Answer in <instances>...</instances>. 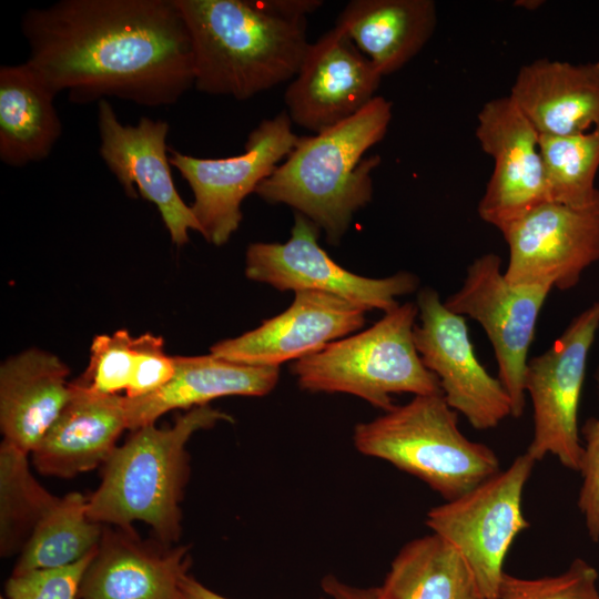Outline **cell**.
Returning <instances> with one entry per match:
<instances>
[{
	"mask_svg": "<svg viewBox=\"0 0 599 599\" xmlns=\"http://www.w3.org/2000/svg\"><path fill=\"white\" fill-rule=\"evenodd\" d=\"M477 119L476 138L494 161L477 212L484 222L502 232L551 201L540 135L509 95L486 102Z\"/></svg>",
	"mask_w": 599,
	"mask_h": 599,
	"instance_id": "obj_14",
	"label": "cell"
},
{
	"mask_svg": "<svg viewBox=\"0 0 599 599\" xmlns=\"http://www.w3.org/2000/svg\"><path fill=\"white\" fill-rule=\"evenodd\" d=\"M599 329V301L573 317L542 354L528 359L525 392L534 410V435L526 453L535 460L555 456L580 471L583 446L578 410L590 348Z\"/></svg>",
	"mask_w": 599,
	"mask_h": 599,
	"instance_id": "obj_8",
	"label": "cell"
},
{
	"mask_svg": "<svg viewBox=\"0 0 599 599\" xmlns=\"http://www.w3.org/2000/svg\"><path fill=\"white\" fill-rule=\"evenodd\" d=\"M97 549L80 561L65 567L11 573L4 583V597L7 599H78L84 572Z\"/></svg>",
	"mask_w": 599,
	"mask_h": 599,
	"instance_id": "obj_31",
	"label": "cell"
},
{
	"mask_svg": "<svg viewBox=\"0 0 599 599\" xmlns=\"http://www.w3.org/2000/svg\"><path fill=\"white\" fill-rule=\"evenodd\" d=\"M321 229L295 213L291 237L285 243H253L245 254L247 278L278 291H315L344 298L363 309L384 313L398 306L397 297L415 292L418 278L399 272L385 278L354 274L319 246Z\"/></svg>",
	"mask_w": 599,
	"mask_h": 599,
	"instance_id": "obj_11",
	"label": "cell"
},
{
	"mask_svg": "<svg viewBox=\"0 0 599 599\" xmlns=\"http://www.w3.org/2000/svg\"><path fill=\"white\" fill-rule=\"evenodd\" d=\"M550 285H514L506 281L501 258L486 253L467 268L460 288L445 305L478 322L494 348L498 378L511 403V416L520 417L526 405L525 373L540 311Z\"/></svg>",
	"mask_w": 599,
	"mask_h": 599,
	"instance_id": "obj_9",
	"label": "cell"
},
{
	"mask_svg": "<svg viewBox=\"0 0 599 599\" xmlns=\"http://www.w3.org/2000/svg\"><path fill=\"white\" fill-rule=\"evenodd\" d=\"M443 394L417 395L358 424L353 440L368 457L385 460L455 499L500 470L495 451L468 439Z\"/></svg>",
	"mask_w": 599,
	"mask_h": 599,
	"instance_id": "obj_5",
	"label": "cell"
},
{
	"mask_svg": "<svg viewBox=\"0 0 599 599\" xmlns=\"http://www.w3.org/2000/svg\"><path fill=\"white\" fill-rule=\"evenodd\" d=\"M501 234L509 248L508 283L568 291L599 261V194L586 206L546 202Z\"/></svg>",
	"mask_w": 599,
	"mask_h": 599,
	"instance_id": "obj_13",
	"label": "cell"
},
{
	"mask_svg": "<svg viewBox=\"0 0 599 599\" xmlns=\"http://www.w3.org/2000/svg\"><path fill=\"white\" fill-rule=\"evenodd\" d=\"M416 304L415 346L423 364L438 378L447 404L479 430L495 428L511 416L501 382L475 355L466 318L451 312L429 287L419 291Z\"/></svg>",
	"mask_w": 599,
	"mask_h": 599,
	"instance_id": "obj_12",
	"label": "cell"
},
{
	"mask_svg": "<svg viewBox=\"0 0 599 599\" xmlns=\"http://www.w3.org/2000/svg\"><path fill=\"white\" fill-rule=\"evenodd\" d=\"M417 317V304L398 305L369 328L295 361L291 372L302 389L351 394L384 412L395 406L393 394H443L416 349Z\"/></svg>",
	"mask_w": 599,
	"mask_h": 599,
	"instance_id": "obj_6",
	"label": "cell"
},
{
	"mask_svg": "<svg viewBox=\"0 0 599 599\" xmlns=\"http://www.w3.org/2000/svg\"><path fill=\"white\" fill-rule=\"evenodd\" d=\"M366 311L327 293L295 292L292 305L237 337L217 342L210 354L243 365L277 367L322 351L359 329Z\"/></svg>",
	"mask_w": 599,
	"mask_h": 599,
	"instance_id": "obj_17",
	"label": "cell"
},
{
	"mask_svg": "<svg viewBox=\"0 0 599 599\" xmlns=\"http://www.w3.org/2000/svg\"><path fill=\"white\" fill-rule=\"evenodd\" d=\"M28 455L2 440L0 445V556L19 555L35 526L59 497L31 474Z\"/></svg>",
	"mask_w": 599,
	"mask_h": 599,
	"instance_id": "obj_28",
	"label": "cell"
},
{
	"mask_svg": "<svg viewBox=\"0 0 599 599\" xmlns=\"http://www.w3.org/2000/svg\"><path fill=\"white\" fill-rule=\"evenodd\" d=\"M100 156L130 197L141 195L153 203L172 243L183 246L189 232L201 226L180 196L171 171L166 121L142 116L138 124H123L108 101L98 102Z\"/></svg>",
	"mask_w": 599,
	"mask_h": 599,
	"instance_id": "obj_15",
	"label": "cell"
},
{
	"mask_svg": "<svg viewBox=\"0 0 599 599\" xmlns=\"http://www.w3.org/2000/svg\"><path fill=\"white\" fill-rule=\"evenodd\" d=\"M87 501L88 497L78 491L59 497L35 526L19 554L12 573L65 567L94 551L103 525L88 517Z\"/></svg>",
	"mask_w": 599,
	"mask_h": 599,
	"instance_id": "obj_27",
	"label": "cell"
},
{
	"mask_svg": "<svg viewBox=\"0 0 599 599\" xmlns=\"http://www.w3.org/2000/svg\"><path fill=\"white\" fill-rule=\"evenodd\" d=\"M174 374L156 392L125 397L128 429L155 424L170 410L192 409L225 396H264L277 384V367L233 363L212 354L173 356Z\"/></svg>",
	"mask_w": 599,
	"mask_h": 599,
	"instance_id": "obj_22",
	"label": "cell"
},
{
	"mask_svg": "<svg viewBox=\"0 0 599 599\" xmlns=\"http://www.w3.org/2000/svg\"><path fill=\"white\" fill-rule=\"evenodd\" d=\"M125 429V396L97 393L77 379L64 408L30 454L32 464L42 475L72 478L102 467Z\"/></svg>",
	"mask_w": 599,
	"mask_h": 599,
	"instance_id": "obj_19",
	"label": "cell"
},
{
	"mask_svg": "<svg viewBox=\"0 0 599 599\" xmlns=\"http://www.w3.org/2000/svg\"><path fill=\"white\" fill-rule=\"evenodd\" d=\"M597 569L581 558L556 576L525 579L504 572L498 599H599Z\"/></svg>",
	"mask_w": 599,
	"mask_h": 599,
	"instance_id": "obj_30",
	"label": "cell"
},
{
	"mask_svg": "<svg viewBox=\"0 0 599 599\" xmlns=\"http://www.w3.org/2000/svg\"><path fill=\"white\" fill-rule=\"evenodd\" d=\"M70 369L57 355L30 348L0 367L3 440L27 454L39 445L71 397Z\"/></svg>",
	"mask_w": 599,
	"mask_h": 599,
	"instance_id": "obj_21",
	"label": "cell"
},
{
	"mask_svg": "<svg viewBox=\"0 0 599 599\" xmlns=\"http://www.w3.org/2000/svg\"><path fill=\"white\" fill-rule=\"evenodd\" d=\"M55 95L26 63L0 68V160L21 167L48 158L62 133Z\"/></svg>",
	"mask_w": 599,
	"mask_h": 599,
	"instance_id": "obj_24",
	"label": "cell"
},
{
	"mask_svg": "<svg viewBox=\"0 0 599 599\" xmlns=\"http://www.w3.org/2000/svg\"><path fill=\"white\" fill-rule=\"evenodd\" d=\"M189 546L143 539L133 526L103 525L78 599H186Z\"/></svg>",
	"mask_w": 599,
	"mask_h": 599,
	"instance_id": "obj_18",
	"label": "cell"
},
{
	"mask_svg": "<svg viewBox=\"0 0 599 599\" xmlns=\"http://www.w3.org/2000/svg\"><path fill=\"white\" fill-rule=\"evenodd\" d=\"M433 0H352L338 16L342 28L382 77L408 63L432 38Z\"/></svg>",
	"mask_w": 599,
	"mask_h": 599,
	"instance_id": "obj_23",
	"label": "cell"
},
{
	"mask_svg": "<svg viewBox=\"0 0 599 599\" xmlns=\"http://www.w3.org/2000/svg\"><path fill=\"white\" fill-rule=\"evenodd\" d=\"M379 588L383 599H484L463 556L435 532L407 542Z\"/></svg>",
	"mask_w": 599,
	"mask_h": 599,
	"instance_id": "obj_26",
	"label": "cell"
},
{
	"mask_svg": "<svg viewBox=\"0 0 599 599\" xmlns=\"http://www.w3.org/2000/svg\"><path fill=\"white\" fill-rule=\"evenodd\" d=\"M229 419L227 414L204 405L179 415L170 427L152 424L131 430L103 464L101 481L88 497V517L119 527L142 521L159 541L179 544L181 502L190 477L187 441L196 432Z\"/></svg>",
	"mask_w": 599,
	"mask_h": 599,
	"instance_id": "obj_4",
	"label": "cell"
},
{
	"mask_svg": "<svg viewBox=\"0 0 599 599\" xmlns=\"http://www.w3.org/2000/svg\"><path fill=\"white\" fill-rule=\"evenodd\" d=\"M539 148L551 201L578 207L598 196L599 123L580 133L540 135Z\"/></svg>",
	"mask_w": 599,
	"mask_h": 599,
	"instance_id": "obj_29",
	"label": "cell"
},
{
	"mask_svg": "<svg viewBox=\"0 0 599 599\" xmlns=\"http://www.w3.org/2000/svg\"><path fill=\"white\" fill-rule=\"evenodd\" d=\"M509 98L539 135H569L599 123V61L538 59L522 65Z\"/></svg>",
	"mask_w": 599,
	"mask_h": 599,
	"instance_id": "obj_20",
	"label": "cell"
},
{
	"mask_svg": "<svg viewBox=\"0 0 599 599\" xmlns=\"http://www.w3.org/2000/svg\"><path fill=\"white\" fill-rule=\"evenodd\" d=\"M193 52L194 88L247 100L292 80L311 44L306 18L270 0H175Z\"/></svg>",
	"mask_w": 599,
	"mask_h": 599,
	"instance_id": "obj_2",
	"label": "cell"
},
{
	"mask_svg": "<svg viewBox=\"0 0 599 599\" xmlns=\"http://www.w3.org/2000/svg\"><path fill=\"white\" fill-rule=\"evenodd\" d=\"M392 108L390 101L376 95L343 122L312 136H300L255 193L268 203L292 206L337 245L354 214L372 200V172L380 159L364 155L387 133Z\"/></svg>",
	"mask_w": 599,
	"mask_h": 599,
	"instance_id": "obj_3",
	"label": "cell"
},
{
	"mask_svg": "<svg viewBox=\"0 0 599 599\" xmlns=\"http://www.w3.org/2000/svg\"><path fill=\"white\" fill-rule=\"evenodd\" d=\"M182 588L186 599H229L205 587L190 573L183 579Z\"/></svg>",
	"mask_w": 599,
	"mask_h": 599,
	"instance_id": "obj_34",
	"label": "cell"
},
{
	"mask_svg": "<svg viewBox=\"0 0 599 599\" xmlns=\"http://www.w3.org/2000/svg\"><path fill=\"white\" fill-rule=\"evenodd\" d=\"M26 63L73 103L114 97L176 103L194 87L190 34L175 0H60L27 10Z\"/></svg>",
	"mask_w": 599,
	"mask_h": 599,
	"instance_id": "obj_1",
	"label": "cell"
},
{
	"mask_svg": "<svg viewBox=\"0 0 599 599\" xmlns=\"http://www.w3.org/2000/svg\"><path fill=\"white\" fill-rule=\"evenodd\" d=\"M174 369L163 337L151 333L132 336L120 329L94 337L89 365L78 380L100 394L124 393L128 398H138L165 385Z\"/></svg>",
	"mask_w": 599,
	"mask_h": 599,
	"instance_id": "obj_25",
	"label": "cell"
},
{
	"mask_svg": "<svg viewBox=\"0 0 599 599\" xmlns=\"http://www.w3.org/2000/svg\"><path fill=\"white\" fill-rule=\"evenodd\" d=\"M322 588L332 599H383L379 587H353L339 581L334 576H325L322 580Z\"/></svg>",
	"mask_w": 599,
	"mask_h": 599,
	"instance_id": "obj_33",
	"label": "cell"
},
{
	"mask_svg": "<svg viewBox=\"0 0 599 599\" xmlns=\"http://www.w3.org/2000/svg\"><path fill=\"white\" fill-rule=\"evenodd\" d=\"M535 463L521 454L505 470L427 512V527L463 556L484 599H498L507 552L529 526L521 504Z\"/></svg>",
	"mask_w": 599,
	"mask_h": 599,
	"instance_id": "obj_7",
	"label": "cell"
},
{
	"mask_svg": "<svg viewBox=\"0 0 599 599\" xmlns=\"http://www.w3.org/2000/svg\"><path fill=\"white\" fill-rule=\"evenodd\" d=\"M292 123L286 111L262 120L250 132L244 152L235 156L203 159L171 151L170 163L193 192L191 209L209 243L221 246L236 232L243 200L296 145L300 136Z\"/></svg>",
	"mask_w": 599,
	"mask_h": 599,
	"instance_id": "obj_10",
	"label": "cell"
},
{
	"mask_svg": "<svg viewBox=\"0 0 599 599\" xmlns=\"http://www.w3.org/2000/svg\"><path fill=\"white\" fill-rule=\"evenodd\" d=\"M599 392V367L596 373ZM585 438L582 477L577 506L583 518L587 534L591 541H599V414L589 418L581 429Z\"/></svg>",
	"mask_w": 599,
	"mask_h": 599,
	"instance_id": "obj_32",
	"label": "cell"
},
{
	"mask_svg": "<svg viewBox=\"0 0 599 599\" xmlns=\"http://www.w3.org/2000/svg\"><path fill=\"white\" fill-rule=\"evenodd\" d=\"M0 599H7L3 595L0 597Z\"/></svg>",
	"mask_w": 599,
	"mask_h": 599,
	"instance_id": "obj_35",
	"label": "cell"
},
{
	"mask_svg": "<svg viewBox=\"0 0 599 599\" xmlns=\"http://www.w3.org/2000/svg\"><path fill=\"white\" fill-rule=\"evenodd\" d=\"M382 75L337 26L309 44L285 90L292 122L314 133L353 116L375 97Z\"/></svg>",
	"mask_w": 599,
	"mask_h": 599,
	"instance_id": "obj_16",
	"label": "cell"
}]
</instances>
